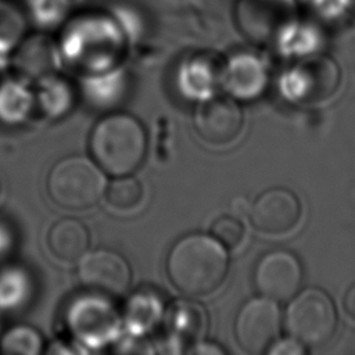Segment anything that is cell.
<instances>
[{
	"label": "cell",
	"mask_w": 355,
	"mask_h": 355,
	"mask_svg": "<svg viewBox=\"0 0 355 355\" xmlns=\"http://www.w3.org/2000/svg\"><path fill=\"white\" fill-rule=\"evenodd\" d=\"M322 42L323 35L315 22L295 17L280 29L273 44H276L283 54L308 57L319 50Z\"/></svg>",
	"instance_id": "15"
},
{
	"label": "cell",
	"mask_w": 355,
	"mask_h": 355,
	"mask_svg": "<svg viewBox=\"0 0 355 355\" xmlns=\"http://www.w3.org/2000/svg\"><path fill=\"white\" fill-rule=\"evenodd\" d=\"M284 87L300 101H322L333 94L340 82L337 64L324 55L312 54L290 69L284 76Z\"/></svg>",
	"instance_id": "8"
},
{
	"label": "cell",
	"mask_w": 355,
	"mask_h": 355,
	"mask_svg": "<svg viewBox=\"0 0 355 355\" xmlns=\"http://www.w3.org/2000/svg\"><path fill=\"white\" fill-rule=\"evenodd\" d=\"M57 54V47L46 37L24 39L15 53L18 69L29 75H42L51 69Z\"/></svg>",
	"instance_id": "16"
},
{
	"label": "cell",
	"mask_w": 355,
	"mask_h": 355,
	"mask_svg": "<svg viewBox=\"0 0 355 355\" xmlns=\"http://www.w3.org/2000/svg\"><path fill=\"white\" fill-rule=\"evenodd\" d=\"M147 137L141 123L126 114L103 118L90 135V151L96 164L114 176L130 175L143 162Z\"/></svg>",
	"instance_id": "3"
},
{
	"label": "cell",
	"mask_w": 355,
	"mask_h": 355,
	"mask_svg": "<svg viewBox=\"0 0 355 355\" xmlns=\"http://www.w3.org/2000/svg\"><path fill=\"white\" fill-rule=\"evenodd\" d=\"M22 10L28 22L51 29L61 26L75 8L69 0H24Z\"/></svg>",
	"instance_id": "17"
},
{
	"label": "cell",
	"mask_w": 355,
	"mask_h": 355,
	"mask_svg": "<svg viewBox=\"0 0 355 355\" xmlns=\"http://www.w3.org/2000/svg\"><path fill=\"white\" fill-rule=\"evenodd\" d=\"M61 28L58 49L68 58L108 65L116 60L128 35L111 10H79Z\"/></svg>",
	"instance_id": "2"
},
{
	"label": "cell",
	"mask_w": 355,
	"mask_h": 355,
	"mask_svg": "<svg viewBox=\"0 0 355 355\" xmlns=\"http://www.w3.org/2000/svg\"><path fill=\"white\" fill-rule=\"evenodd\" d=\"M302 266L298 258L286 250L265 254L257 263L254 283L261 295L275 301L291 300L300 290Z\"/></svg>",
	"instance_id": "9"
},
{
	"label": "cell",
	"mask_w": 355,
	"mask_h": 355,
	"mask_svg": "<svg viewBox=\"0 0 355 355\" xmlns=\"http://www.w3.org/2000/svg\"><path fill=\"white\" fill-rule=\"evenodd\" d=\"M105 200L115 209L135 208L143 196V189L139 180L129 175L118 176L105 189Z\"/></svg>",
	"instance_id": "19"
},
{
	"label": "cell",
	"mask_w": 355,
	"mask_h": 355,
	"mask_svg": "<svg viewBox=\"0 0 355 355\" xmlns=\"http://www.w3.org/2000/svg\"><path fill=\"white\" fill-rule=\"evenodd\" d=\"M301 205L294 193L283 187L265 190L254 201L250 218L255 229L266 234H284L298 223Z\"/></svg>",
	"instance_id": "12"
},
{
	"label": "cell",
	"mask_w": 355,
	"mask_h": 355,
	"mask_svg": "<svg viewBox=\"0 0 355 355\" xmlns=\"http://www.w3.org/2000/svg\"><path fill=\"white\" fill-rule=\"evenodd\" d=\"M49 247L61 261H79L87 251L90 236L82 222L72 218L57 220L49 230Z\"/></svg>",
	"instance_id": "13"
},
{
	"label": "cell",
	"mask_w": 355,
	"mask_h": 355,
	"mask_svg": "<svg viewBox=\"0 0 355 355\" xmlns=\"http://www.w3.org/2000/svg\"><path fill=\"white\" fill-rule=\"evenodd\" d=\"M26 24L22 7H17L8 0H0V55L18 47L24 40Z\"/></svg>",
	"instance_id": "18"
},
{
	"label": "cell",
	"mask_w": 355,
	"mask_h": 355,
	"mask_svg": "<svg viewBox=\"0 0 355 355\" xmlns=\"http://www.w3.org/2000/svg\"><path fill=\"white\" fill-rule=\"evenodd\" d=\"M19 295V279L12 272L0 275V306H11Z\"/></svg>",
	"instance_id": "24"
},
{
	"label": "cell",
	"mask_w": 355,
	"mask_h": 355,
	"mask_svg": "<svg viewBox=\"0 0 355 355\" xmlns=\"http://www.w3.org/2000/svg\"><path fill=\"white\" fill-rule=\"evenodd\" d=\"M343 305H344L345 313H347L352 320H355V284H352V286L348 288V291L345 293Z\"/></svg>",
	"instance_id": "26"
},
{
	"label": "cell",
	"mask_w": 355,
	"mask_h": 355,
	"mask_svg": "<svg viewBox=\"0 0 355 355\" xmlns=\"http://www.w3.org/2000/svg\"><path fill=\"white\" fill-rule=\"evenodd\" d=\"M40 349L37 331L29 327H12L0 340V351L4 354H36Z\"/></svg>",
	"instance_id": "20"
},
{
	"label": "cell",
	"mask_w": 355,
	"mask_h": 355,
	"mask_svg": "<svg viewBox=\"0 0 355 355\" xmlns=\"http://www.w3.org/2000/svg\"><path fill=\"white\" fill-rule=\"evenodd\" d=\"M306 347H304L298 340H295L294 337H287L283 340H277L275 341L269 348H268V354H273V355H302L305 354Z\"/></svg>",
	"instance_id": "25"
},
{
	"label": "cell",
	"mask_w": 355,
	"mask_h": 355,
	"mask_svg": "<svg viewBox=\"0 0 355 355\" xmlns=\"http://www.w3.org/2000/svg\"><path fill=\"white\" fill-rule=\"evenodd\" d=\"M107 178L92 159L80 155L58 161L49 173L47 190L61 207L85 209L94 205L105 193Z\"/></svg>",
	"instance_id": "4"
},
{
	"label": "cell",
	"mask_w": 355,
	"mask_h": 355,
	"mask_svg": "<svg viewBox=\"0 0 355 355\" xmlns=\"http://www.w3.org/2000/svg\"><path fill=\"white\" fill-rule=\"evenodd\" d=\"M229 257L214 236L193 233L171 250L166 270L172 284L183 294L200 297L214 291L225 279Z\"/></svg>",
	"instance_id": "1"
},
{
	"label": "cell",
	"mask_w": 355,
	"mask_h": 355,
	"mask_svg": "<svg viewBox=\"0 0 355 355\" xmlns=\"http://www.w3.org/2000/svg\"><path fill=\"white\" fill-rule=\"evenodd\" d=\"M282 326L277 301L268 297L248 300L239 311L234 334L239 345L248 354H262L276 341Z\"/></svg>",
	"instance_id": "7"
},
{
	"label": "cell",
	"mask_w": 355,
	"mask_h": 355,
	"mask_svg": "<svg viewBox=\"0 0 355 355\" xmlns=\"http://www.w3.org/2000/svg\"><path fill=\"white\" fill-rule=\"evenodd\" d=\"M225 80L236 94L255 96L266 85V71L262 61L251 53L233 55L225 68Z\"/></svg>",
	"instance_id": "14"
},
{
	"label": "cell",
	"mask_w": 355,
	"mask_h": 355,
	"mask_svg": "<svg viewBox=\"0 0 355 355\" xmlns=\"http://www.w3.org/2000/svg\"><path fill=\"white\" fill-rule=\"evenodd\" d=\"M211 233L220 244L233 248L241 243L244 237V226L233 216H222L214 222Z\"/></svg>",
	"instance_id": "22"
},
{
	"label": "cell",
	"mask_w": 355,
	"mask_h": 355,
	"mask_svg": "<svg viewBox=\"0 0 355 355\" xmlns=\"http://www.w3.org/2000/svg\"><path fill=\"white\" fill-rule=\"evenodd\" d=\"M351 1V15L352 18H355V0H349Z\"/></svg>",
	"instance_id": "28"
},
{
	"label": "cell",
	"mask_w": 355,
	"mask_h": 355,
	"mask_svg": "<svg viewBox=\"0 0 355 355\" xmlns=\"http://www.w3.org/2000/svg\"><path fill=\"white\" fill-rule=\"evenodd\" d=\"M298 0H236L233 21L239 32L248 40L273 43L280 29L298 17Z\"/></svg>",
	"instance_id": "6"
},
{
	"label": "cell",
	"mask_w": 355,
	"mask_h": 355,
	"mask_svg": "<svg viewBox=\"0 0 355 355\" xmlns=\"http://www.w3.org/2000/svg\"><path fill=\"white\" fill-rule=\"evenodd\" d=\"M7 245H8L7 232L3 229V226H0V254L7 248Z\"/></svg>",
	"instance_id": "27"
},
{
	"label": "cell",
	"mask_w": 355,
	"mask_h": 355,
	"mask_svg": "<svg viewBox=\"0 0 355 355\" xmlns=\"http://www.w3.org/2000/svg\"><path fill=\"white\" fill-rule=\"evenodd\" d=\"M284 326L288 336L304 347L316 348L336 333L337 311L330 295L318 287H308L297 293L287 305Z\"/></svg>",
	"instance_id": "5"
},
{
	"label": "cell",
	"mask_w": 355,
	"mask_h": 355,
	"mask_svg": "<svg viewBox=\"0 0 355 355\" xmlns=\"http://www.w3.org/2000/svg\"><path fill=\"white\" fill-rule=\"evenodd\" d=\"M319 22L338 24L351 15L349 0H304V3Z\"/></svg>",
	"instance_id": "21"
},
{
	"label": "cell",
	"mask_w": 355,
	"mask_h": 355,
	"mask_svg": "<svg viewBox=\"0 0 355 355\" xmlns=\"http://www.w3.org/2000/svg\"><path fill=\"white\" fill-rule=\"evenodd\" d=\"M78 276L87 288L108 295H119L129 287L130 268L118 252L100 248L79 259Z\"/></svg>",
	"instance_id": "10"
},
{
	"label": "cell",
	"mask_w": 355,
	"mask_h": 355,
	"mask_svg": "<svg viewBox=\"0 0 355 355\" xmlns=\"http://www.w3.org/2000/svg\"><path fill=\"white\" fill-rule=\"evenodd\" d=\"M194 126L202 140L214 146L232 143L243 126V114L234 100L218 96L202 101L194 115Z\"/></svg>",
	"instance_id": "11"
},
{
	"label": "cell",
	"mask_w": 355,
	"mask_h": 355,
	"mask_svg": "<svg viewBox=\"0 0 355 355\" xmlns=\"http://www.w3.org/2000/svg\"><path fill=\"white\" fill-rule=\"evenodd\" d=\"M22 92L15 85H6L0 89V116L14 119L21 114Z\"/></svg>",
	"instance_id": "23"
}]
</instances>
